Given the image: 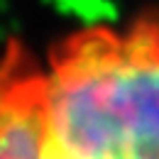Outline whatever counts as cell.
<instances>
[{"label": "cell", "mask_w": 159, "mask_h": 159, "mask_svg": "<svg viewBox=\"0 0 159 159\" xmlns=\"http://www.w3.org/2000/svg\"><path fill=\"white\" fill-rule=\"evenodd\" d=\"M42 159H159V17L91 27L37 64Z\"/></svg>", "instance_id": "1"}, {"label": "cell", "mask_w": 159, "mask_h": 159, "mask_svg": "<svg viewBox=\"0 0 159 159\" xmlns=\"http://www.w3.org/2000/svg\"><path fill=\"white\" fill-rule=\"evenodd\" d=\"M0 159H42L37 64L15 47L0 61Z\"/></svg>", "instance_id": "2"}]
</instances>
